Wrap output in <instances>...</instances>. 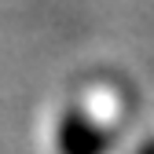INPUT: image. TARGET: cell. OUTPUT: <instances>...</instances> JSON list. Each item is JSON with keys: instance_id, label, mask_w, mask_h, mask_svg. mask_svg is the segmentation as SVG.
Segmentation results:
<instances>
[{"instance_id": "cell-2", "label": "cell", "mask_w": 154, "mask_h": 154, "mask_svg": "<svg viewBox=\"0 0 154 154\" xmlns=\"http://www.w3.org/2000/svg\"><path fill=\"white\" fill-rule=\"evenodd\" d=\"M140 154H154V143H150V147H143V150H140Z\"/></svg>"}, {"instance_id": "cell-1", "label": "cell", "mask_w": 154, "mask_h": 154, "mask_svg": "<svg viewBox=\"0 0 154 154\" xmlns=\"http://www.w3.org/2000/svg\"><path fill=\"white\" fill-rule=\"evenodd\" d=\"M106 128H99L88 114L66 110L59 118V154H106Z\"/></svg>"}]
</instances>
